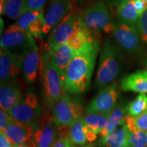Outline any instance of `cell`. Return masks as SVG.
<instances>
[{
    "mask_svg": "<svg viewBox=\"0 0 147 147\" xmlns=\"http://www.w3.org/2000/svg\"><path fill=\"white\" fill-rule=\"evenodd\" d=\"M100 47V41L95 38L86 42L75 52L64 76L66 92L71 94H80L87 91Z\"/></svg>",
    "mask_w": 147,
    "mask_h": 147,
    "instance_id": "6da1fadb",
    "label": "cell"
},
{
    "mask_svg": "<svg viewBox=\"0 0 147 147\" xmlns=\"http://www.w3.org/2000/svg\"><path fill=\"white\" fill-rule=\"evenodd\" d=\"M42 84L44 102L49 108H53L65 91L64 76L53 63L48 48L42 56Z\"/></svg>",
    "mask_w": 147,
    "mask_h": 147,
    "instance_id": "7a4b0ae2",
    "label": "cell"
},
{
    "mask_svg": "<svg viewBox=\"0 0 147 147\" xmlns=\"http://www.w3.org/2000/svg\"><path fill=\"white\" fill-rule=\"evenodd\" d=\"M121 69V55L117 47L110 38H106L103 45L99 61L95 85L104 88L110 85L117 78Z\"/></svg>",
    "mask_w": 147,
    "mask_h": 147,
    "instance_id": "3957f363",
    "label": "cell"
},
{
    "mask_svg": "<svg viewBox=\"0 0 147 147\" xmlns=\"http://www.w3.org/2000/svg\"><path fill=\"white\" fill-rule=\"evenodd\" d=\"M35 43L34 38L16 24L10 25L1 36L0 40L1 49L8 53L21 67L24 56Z\"/></svg>",
    "mask_w": 147,
    "mask_h": 147,
    "instance_id": "277c9868",
    "label": "cell"
},
{
    "mask_svg": "<svg viewBox=\"0 0 147 147\" xmlns=\"http://www.w3.org/2000/svg\"><path fill=\"white\" fill-rule=\"evenodd\" d=\"M80 15L86 26L92 32L113 34L117 23L114 21L107 5L104 2L99 1L90 5Z\"/></svg>",
    "mask_w": 147,
    "mask_h": 147,
    "instance_id": "5b68a950",
    "label": "cell"
},
{
    "mask_svg": "<svg viewBox=\"0 0 147 147\" xmlns=\"http://www.w3.org/2000/svg\"><path fill=\"white\" fill-rule=\"evenodd\" d=\"M83 113L80 103L67 95H63L53 108V119L57 127L72 125Z\"/></svg>",
    "mask_w": 147,
    "mask_h": 147,
    "instance_id": "8992f818",
    "label": "cell"
},
{
    "mask_svg": "<svg viewBox=\"0 0 147 147\" xmlns=\"http://www.w3.org/2000/svg\"><path fill=\"white\" fill-rule=\"evenodd\" d=\"M81 21V15L71 11L51 33L48 40V48L51 49L69 42Z\"/></svg>",
    "mask_w": 147,
    "mask_h": 147,
    "instance_id": "52a82bcc",
    "label": "cell"
},
{
    "mask_svg": "<svg viewBox=\"0 0 147 147\" xmlns=\"http://www.w3.org/2000/svg\"><path fill=\"white\" fill-rule=\"evenodd\" d=\"M119 92L116 84H110L101 89L88 105L87 113L110 114L117 106Z\"/></svg>",
    "mask_w": 147,
    "mask_h": 147,
    "instance_id": "ba28073f",
    "label": "cell"
},
{
    "mask_svg": "<svg viewBox=\"0 0 147 147\" xmlns=\"http://www.w3.org/2000/svg\"><path fill=\"white\" fill-rule=\"evenodd\" d=\"M114 37L119 46L131 53H138L140 51L141 38L134 25L119 21L116 24Z\"/></svg>",
    "mask_w": 147,
    "mask_h": 147,
    "instance_id": "9c48e42d",
    "label": "cell"
},
{
    "mask_svg": "<svg viewBox=\"0 0 147 147\" xmlns=\"http://www.w3.org/2000/svg\"><path fill=\"white\" fill-rule=\"evenodd\" d=\"M72 0H51L45 15L44 34L55 29L73 10Z\"/></svg>",
    "mask_w": 147,
    "mask_h": 147,
    "instance_id": "30bf717a",
    "label": "cell"
},
{
    "mask_svg": "<svg viewBox=\"0 0 147 147\" xmlns=\"http://www.w3.org/2000/svg\"><path fill=\"white\" fill-rule=\"evenodd\" d=\"M16 24L32 37L41 38L45 25L44 10L24 12L16 19Z\"/></svg>",
    "mask_w": 147,
    "mask_h": 147,
    "instance_id": "8fae6325",
    "label": "cell"
},
{
    "mask_svg": "<svg viewBox=\"0 0 147 147\" xmlns=\"http://www.w3.org/2000/svg\"><path fill=\"white\" fill-rule=\"evenodd\" d=\"M7 113L21 123L34 127L37 120L41 116L42 110L40 106L32 105L24 98Z\"/></svg>",
    "mask_w": 147,
    "mask_h": 147,
    "instance_id": "7c38bea8",
    "label": "cell"
},
{
    "mask_svg": "<svg viewBox=\"0 0 147 147\" xmlns=\"http://www.w3.org/2000/svg\"><path fill=\"white\" fill-rule=\"evenodd\" d=\"M57 127L52 117L45 116L40 127L35 130L33 140L36 147H51L56 140Z\"/></svg>",
    "mask_w": 147,
    "mask_h": 147,
    "instance_id": "4fadbf2b",
    "label": "cell"
},
{
    "mask_svg": "<svg viewBox=\"0 0 147 147\" xmlns=\"http://www.w3.org/2000/svg\"><path fill=\"white\" fill-rule=\"evenodd\" d=\"M34 127L21 123L12 119L8 125L2 132L10 140L12 144H18L27 143L33 138Z\"/></svg>",
    "mask_w": 147,
    "mask_h": 147,
    "instance_id": "5bb4252c",
    "label": "cell"
},
{
    "mask_svg": "<svg viewBox=\"0 0 147 147\" xmlns=\"http://www.w3.org/2000/svg\"><path fill=\"white\" fill-rule=\"evenodd\" d=\"M22 92L15 80L1 83L0 106L1 110L8 112L22 100Z\"/></svg>",
    "mask_w": 147,
    "mask_h": 147,
    "instance_id": "9a60e30c",
    "label": "cell"
},
{
    "mask_svg": "<svg viewBox=\"0 0 147 147\" xmlns=\"http://www.w3.org/2000/svg\"><path fill=\"white\" fill-rule=\"evenodd\" d=\"M49 50L55 66L64 76L66 69L77 51L76 48L69 41Z\"/></svg>",
    "mask_w": 147,
    "mask_h": 147,
    "instance_id": "2e32d148",
    "label": "cell"
},
{
    "mask_svg": "<svg viewBox=\"0 0 147 147\" xmlns=\"http://www.w3.org/2000/svg\"><path fill=\"white\" fill-rule=\"evenodd\" d=\"M40 55L36 43L34 44L25 55L21 62V70L27 83H33L38 73Z\"/></svg>",
    "mask_w": 147,
    "mask_h": 147,
    "instance_id": "e0dca14e",
    "label": "cell"
},
{
    "mask_svg": "<svg viewBox=\"0 0 147 147\" xmlns=\"http://www.w3.org/2000/svg\"><path fill=\"white\" fill-rule=\"evenodd\" d=\"M21 67L8 53L0 50V81L1 83L13 81L21 72Z\"/></svg>",
    "mask_w": 147,
    "mask_h": 147,
    "instance_id": "ac0fdd59",
    "label": "cell"
},
{
    "mask_svg": "<svg viewBox=\"0 0 147 147\" xmlns=\"http://www.w3.org/2000/svg\"><path fill=\"white\" fill-rule=\"evenodd\" d=\"M121 88L124 91L147 93V71L140 70L129 74L121 80Z\"/></svg>",
    "mask_w": 147,
    "mask_h": 147,
    "instance_id": "d6986e66",
    "label": "cell"
},
{
    "mask_svg": "<svg viewBox=\"0 0 147 147\" xmlns=\"http://www.w3.org/2000/svg\"><path fill=\"white\" fill-rule=\"evenodd\" d=\"M129 133L123 120L115 130L106 137L102 138L100 142L105 147H128Z\"/></svg>",
    "mask_w": 147,
    "mask_h": 147,
    "instance_id": "ffe728a7",
    "label": "cell"
},
{
    "mask_svg": "<svg viewBox=\"0 0 147 147\" xmlns=\"http://www.w3.org/2000/svg\"><path fill=\"white\" fill-rule=\"evenodd\" d=\"M117 15L120 22L134 25L140 16L135 6L134 0H119L117 3Z\"/></svg>",
    "mask_w": 147,
    "mask_h": 147,
    "instance_id": "44dd1931",
    "label": "cell"
},
{
    "mask_svg": "<svg viewBox=\"0 0 147 147\" xmlns=\"http://www.w3.org/2000/svg\"><path fill=\"white\" fill-rule=\"evenodd\" d=\"M109 115L110 114L87 113L82 117L84 123L91 131L100 134L107 126Z\"/></svg>",
    "mask_w": 147,
    "mask_h": 147,
    "instance_id": "7402d4cb",
    "label": "cell"
},
{
    "mask_svg": "<svg viewBox=\"0 0 147 147\" xmlns=\"http://www.w3.org/2000/svg\"><path fill=\"white\" fill-rule=\"evenodd\" d=\"M89 129L84 123L82 117L77 119L71 125V129L69 136V141L73 145L84 146L87 142L85 134Z\"/></svg>",
    "mask_w": 147,
    "mask_h": 147,
    "instance_id": "603a6c76",
    "label": "cell"
},
{
    "mask_svg": "<svg viewBox=\"0 0 147 147\" xmlns=\"http://www.w3.org/2000/svg\"><path fill=\"white\" fill-rule=\"evenodd\" d=\"M127 108L122 106H116L115 109L111 112L109 115L108 125L106 129L100 133L102 138L107 136L108 134L113 132L121 124L124 120L127 113Z\"/></svg>",
    "mask_w": 147,
    "mask_h": 147,
    "instance_id": "cb8c5ba5",
    "label": "cell"
},
{
    "mask_svg": "<svg viewBox=\"0 0 147 147\" xmlns=\"http://www.w3.org/2000/svg\"><path fill=\"white\" fill-rule=\"evenodd\" d=\"M124 122L130 132L147 131V110L137 117L125 115Z\"/></svg>",
    "mask_w": 147,
    "mask_h": 147,
    "instance_id": "d4e9b609",
    "label": "cell"
},
{
    "mask_svg": "<svg viewBox=\"0 0 147 147\" xmlns=\"http://www.w3.org/2000/svg\"><path fill=\"white\" fill-rule=\"evenodd\" d=\"M146 110H147V95L145 93H140L138 95L127 107L128 115L131 117H137Z\"/></svg>",
    "mask_w": 147,
    "mask_h": 147,
    "instance_id": "484cf974",
    "label": "cell"
},
{
    "mask_svg": "<svg viewBox=\"0 0 147 147\" xmlns=\"http://www.w3.org/2000/svg\"><path fill=\"white\" fill-rule=\"evenodd\" d=\"M25 0H5L4 14L12 19H17L24 12Z\"/></svg>",
    "mask_w": 147,
    "mask_h": 147,
    "instance_id": "4316f807",
    "label": "cell"
},
{
    "mask_svg": "<svg viewBox=\"0 0 147 147\" xmlns=\"http://www.w3.org/2000/svg\"><path fill=\"white\" fill-rule=\"evenodd\" d=\"M128 147H147V131L130 132Z\"/></svg>",
    "mask_w": 147,
    "mask_h": 147,
    "instance_id": "83f0119b",
    "label": "cell"
},
{
    "mask_svg": "<svg viewBox=\"0 0 147 147\" xmlns=\"http://www.w3.org/2000/svg\"><path fill=\"white\" fill-rule=\"evenodd\" d=\"M137 28L141 40L147 45V10L140 16L137 23Z\"/></svg>",
    "mask_w": 147,
    "mask_h": 147,
    "instance_id": "f1b7e54d",
    "label": "cell"
},
{
    "mask_svg": "<svg viewBox=\"0 0 147 147\" xmlns=\"http://www.w3.org/2000/svg\"><path fill=\"white\" fill-rule=\"evenodd\" d=\"M48 0H25L24 12L43 10Z\"/></svg>",
    "mask_w": 147,
    "mask_h": 147,
    "instance_id": "f546056e",
    "label": "cell"
},
{
    "mask_svg": "<svg viewBox=\"0 0 147 147\" xmlns=\"http://www.w3.org/2000/svg\"><path fill=\"white\" fill-rule=\"evenodd\" d=\"M12 118L8 115L7 112L4 110H0V130L2 131L12 121Z\"/></svg>",
    "mask_w": 147,
    "mask_h": 147,
    "instance_id": "4dcf8cb0",
    "label": "cell"
},
{
    "mask_svg": "<svg viewBox=\"0 0 147 147\" xmlns=\"http://www.w3.org/2000/svg\"><path fill=\"white\" fill-rule=\"evenodd\" d=\"M71 125H65L57 127V135L59 138L69 139L70 136Z\"/></svg>",
    "mask_w": 147,
    "mask_h": 147,
    "instance_id": "1f68e13d",
    "label": "cell"
},
{
    "mask_svg": "<svg viewBox=\"0 0 147 147\" xmlns=\"http://www.w3.org/2000/svg\"><path fill=\"white\" fill-rule=\"evenodd\" d=\"M134 1L138 14L139 16H140L145 11L147 10V2L145 0H134Z\"/></svg>",
    "mask_w": 147,
    "mask_h": 147,
    "instance_id": "d6a6232c",
    "label": "cell"
},
{
    "mask_svg": "<svg viewBox=\"0 0 147 147\" xmlns=\"http://www.w3.org/2000/svg\"><path fill=\"white\" fill-rule=\"evenodd\" d=\"M51 147H76L74 146L69 139H63L59 138L56 140L54 144Z\"/></svg>",
    "mask_w": 147,
    "mask_h": 147,
    "instance_id": "836d02e7",
    "label": "cell"
},
{
    "mask_svg": "<svg viewBox=\"0 0 147 147\" xmlns=\"http://www.w3.org/2000/svg\"><path fill=\"white\" fill-rule=\"evenodd\" d=\"M13 146L4 133L2 131L0 132V147H13Z\"/></svg>",
    "mask_w": 147,
    "mask_h": 147,
    "instance_id": "e575fe53",
    "label": "cell"
},
{
    "mask_svg": "<svg viewBox=\"0 0 147 147\" xmlns=\"http://www.w3.org/2000/svg\"><path fill=\"white\" fill-rule=\"evenodd\" d=\"M85 136H86V138H87V140L89 142H94L95 140L97 139V134L91 131L90 129L87 132V133H86Z\"/></svg>",
    "mask_w": 147,
    "mask_h": 147,
    "instance_id": "d590c367",
    "label": "cell"
},
{
    "mask_svg": "<svg viewBox=\"0 0 147 147\" xmlns=\"http://www.w3.org/2000/svg\"><path fill=\"white\" fill-rule=\"evenodd\" d=\"M13 147H36V146L34 144V140H33V139H32L30 141H29V142L27 143L14 144Z\"/></svg>",
    "mask_w": 147,
    "mask_h": 147,
    "instance_id": "8d00e7d4",
    "label": "cell"
},
{
    "mask_svg": "<svg viewBox=\"0 0 147 147\" xmlns=\"http://www.w3.org/2000/svg\"><path fill=\"white\" fill-rule=\"evenodd\" d=\"M104 1H105L106 2H108V3H111V2L117 3V1H118L119 0H104Z\"/></svg>",
    "mask_w": 147,
    "mask_h": 147,
    "instance_id": "74e56055",
    "label": "cell"
},
{
    "mask_svg": "<svg viewBox=\"0 0 147 147\" xmlns=\"http://www.w3.org/2000/svg\"><path fill=\"white\" fill-rule=\"evenodd\" d=\"M145 68H146V71H147V59H146V61H145Z\"/></svg>",
    "mask_w": 147,
    "mask_h": 147,
    "instance_id": "f35d334b",
    "label": "cell"
},
{
    "mask_svg": "<svg viewBox=\"0 0 147 147\" xmlns=\"http://www.w3.org/2000/svg\"><path fill=\"white\" fill-rule=\"evenodd\" d=\"M85 147H94V146H93V145H89V146H87Z\"/></svg>",
    "mask_w": 147,
    "mask_h": 147,
    "instance_id": "ab89813d",
    "label": "cell"
},
{
    "mask_svg": "<svg viewBox=\"0 0 147 147\" xmlns=\"http://www.w3.org/2000/svg\"><path fill=\"white\" fill-rule=\"evenodd\" d=\"M145 1H146V2H147V0H145Z\"/></svg>",
    "mask_w": 147,
    "mask_h": 147,
    "instance_id": "60d3db41",
    "label": "cell"
}]
</instances>
